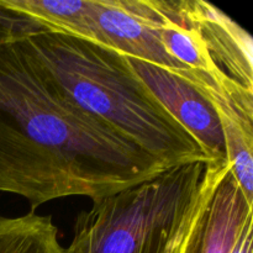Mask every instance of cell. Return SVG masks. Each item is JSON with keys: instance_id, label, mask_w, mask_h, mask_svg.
Returning <instances> with one entry per match:
<instances>
[{"instance_id": "cell-2", "label": "cell", "mask_w": 253, "mask_h": 253, "mask_svg": "<svg viewBox=\"0 0 253 253\" xmlns=\"http://www.w3.org/2000/svg\"><path fill=\"white\" fill-rule=\"evenodd\" d=\"M26 41L74 103L167 168L211 162L197 138L136 74L127 56L58 32L40 31Z\"/></svg>"}, {"instance_id": "cell-6", "label": "cell", "mask_w": 253, "mask_h": 253, "mask_svg": "<svg viewBox=\"0 0 253 253\" xmlns=\"http://www.w3.org/2000/svg\"><path fill=\"white\" fill-rule=\"evenodd\" d=\"M106 46L130 58L156 64L185 79L187 71L166 51L155 0H94Z\"/></svg>"}, {"instance_id": "cell-9", "label": "cell", "mask_w": 253, "mask_h": 253, "mask_svg": "<svg viewBox=\"0 0 253 253\" xmlns=\"http://www.w3.org/2000/svg\"><path fill=\"white\" fill-rule=\"evenodd\" d=\"M0 253H64L51 216L30 210L17 217L0 216Z\"/></svg>"}, {"instance_id": "cell-7", "label": "cell", "mask_w": 253, "mask_h": 253, "mask_svg": "<svg viewBox=\"0 0 253 253\" xmlns=\"http://www.w3.org/2000/svg\"><path fill=\"white\" fill-rule=\"evenodd\" d=\"M127 58L156 98L197 138L210 161L226 160L224 132L212 104L189 81L174 72Z\"/></svg>"}, {"instance_id": "cell-11", "label": "cell", "mask_w": 253, "mask_h": 253, "mask_svg": "<svg viewBox=\"0 0 253 253\" xmlns=\"http://www.w3.org/2000/svg\"><path fill=\"white\" fill-rule=\"evenodd\" d=\"M253 216H250L240 229L229 253H253Z\"/></svg>"}, {"instance_id": "cell-4", "label": "cell", "mask_w": 253, "mask_h": 253, "mask_svg": "<svg viewBox=\"0 0 253 253\" xmlns=\"http://www.w3.org/2000/svg\"><path fill=\"white\" fill-rule=\"evenodd\" d=\"M205 190L200 209L180 253H229L244 222L253 216L229 160L205 165Z\"/></svg>"}, {"instance_id": "cell-1", "label": "cell", "mask_w": 253, "mask_h": 253, "mask_svg": "<svg viewBox=\"0 0 253 253\" xmlns=\"http://www.w3.org/2000/svg\"><path fill=\"white\" fill-rule=\"evenodd\" d=\"M166 169L74 103L26 37L0 46V192L36 210L73 195L96 202Z\"/></svg>"}, {"instance_id": "cell-5", "label": "cell", "mask_w": 253, "mask_h": 253, "mask_svg": "<svg viewBox=\"0 0 253 253\" xmlns=\"http://www.w3.org/2000/svg\"><path fill=\"white\" fill-rule=\"evenodd\" d=\"M203 41L208 81L227 91H253L252 39L222 10L204 0H184Z\"/></svg>"}, {"instance_id": "cell-10", "label": "cell", "mask_w": 253, "mask_h": 253, "mask_svg": "<svg viewBox=\"0 0 253 253\" xmlns=\"http://www.w3.org/2000/svg\"><path fill=\"white\" fill-rule=\"evenodd\" d=\"M40 31L46 30L27 16L0 5V46L22 40Z\"/></svg>"}, {"instance_id": "cell-3", "label": "cell", "mask_w": 253, "mask_h": 253, "mask_svg": "<svg viewBox=\"0 0 253 253\" xmlns=\"http://www.w3.org/2000/svg\"><path fill=\"white\" fill-rule=\"evenodd\" d=\"M205 165L170 167L79 212L64 253H180L200 209Z\"/></svg>"}, {"instance_id": "cell-8", "label": "cell", "mask_w": 253, "mask_h": 253, "mask_svg": "<svg viewBox=\"0 0 253 253\" xmlns=\"http://www.w3.org/2000/svg\"><path fill=\"white\" fill-rule=\"evenodd\" d=\"M0 5L34 20L46 31L108 47L96 20L94 0H0Z\"/></svg>"}]
</instances>
